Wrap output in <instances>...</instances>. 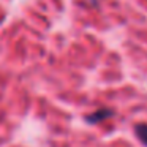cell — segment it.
Returning a JSON list of instances; mask_svg holds the SVG:
<instances>
[{"label":"cell","mask_w":147,"mask_h":147,"mask_svg":"<svg viewBox=\"0 0 147 147\" xmlns=\"http://www.w3.org/2000/svg\"><path fill=\"white\" fill-rule=\"evenodd\" d=\"M111 115H112V111H111V109L101 108V109H98V111L92 112V114L86 115L84 119H86L87 123H100V122H103V120H106V119H109Z\"/></svg>","instance_id":"obj_1"},{"label":"cell","mask_w":147,"mask_h":147,"mask_svg":"<svg viewBox=\"0 0 147 147\" xmlns=\"http://www.w3.org/2000/svg\"><path fill=\"white\" fill-rule=\"evenodd\" d=\"M134 134L147 147V123H136L134 125Z\"/></svg>","instance_id":"obj_2"}]
</instances>
